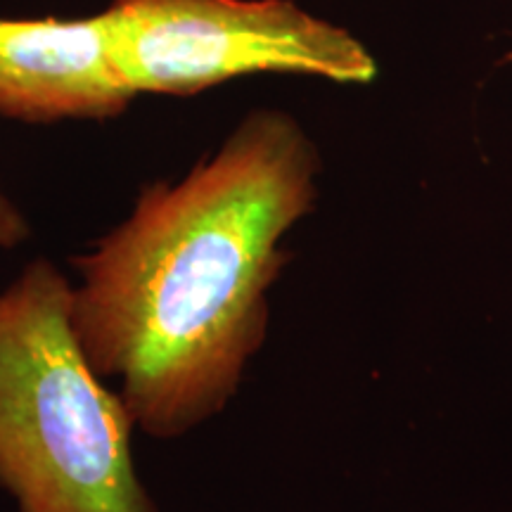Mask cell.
Instances as JSON below:
<instances>
[{
	"label": "cell",
	"mask_w": 512,
	"mask_h": 512,
	"mask_svg": "<svg viewBox=\"0 0 512 512\" xmlns=\"http://www.w3.org/2000/svg\"><path fill=\"white\" fill-rule=\"evenodd\" d=\"M318 152L290 114H247L178 181L145 185L76 256L69 320L147 437L178 439L238 392L266 339L280 242L316 200Z\"/></svg>",
	"instance_id": "cell-1"
},
{
	"label": "cell",
	"mask_w": 512,
	"mask_h": 512,
	"mask_svg": "<svg viewBox=\"0 0 512 512\" xmlns=\"http://www.w3.org/2000/svg\"><path fill=\"white\" fill-rule=\"evenodd\" d=\"M69 290L50 259L0 287V491L17 512H155L136 425L83 354Z\"/></svg>",
	"instance_id": "cell-2"
},
{
	"label": "cell",
	"mask_w": 512,
	"mask_h": 512,
	"mask_svg": "<svg viewBox=\"0 0 512 512\" xmlns=\"http://www.w3.org/2000/svg\"><path fill=\"white\" fill-rule=\"evenodd\" d=\"M117 72L133 95H197L252 74L368 83L377 67L347 29L292 0H112Z\"/></svg>",
	"instance_id": "cell-3"
},
{
	"label": "cell",
	"mask_w": 512,
	"mask_h": 512,
	"mask_svg": "<svg viewBox=\"0 0 512 512\" xmlns=\"http://www.w3.org/2000/svg\"><path fill=\"white\" fill-rule=\"evenodd\" d=\"M133 100L114 64L102 12L0 17V117L24 124L107 121Z\"/></svg>",
	"instance_id": "cell-4"
},
{
	"label": "cell",
	"mask_w": 512,
	"mask_h": 512,
	"mask_svg": "<svg viewBox=\"0 0 512 512\" xmlns=\"http://www.w3.org/2000/svg\"><path fill=\"white\" fill-rule=\"evenodd\" d=\"M31 238V223L27 211L19 207L12 192L0 181V252L22 247Z\"/></svg>",
	"instance_id": "cell-5"
}]
</instances>
